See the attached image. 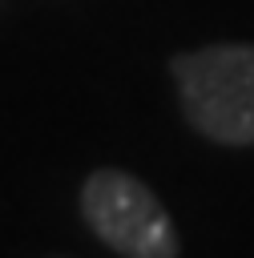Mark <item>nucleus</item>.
<instances>
[{"instance_id":"f03ea898","label":"nucleus","mask_w":254,"mask_h":258,"mask_svg":"<svg viewBox=\"0 0 254 258\" xmlns=\"http://www.w3.org/2000/svg\"><path fill=\"white\" fill-rule=\"evenodd\" d=\"M85 222L125 258H177V230L145 181L121 169L89 173L81 189Z\"/></svg>"},{"instance_id":"f257e3e1","label":"nucleus","mask_w":254,"mask_h":258,"mask_svg":"<svg viewBox=\"0 0 254 258\" xmlns=\"http://www.w3.org/2000/svg\"><path fill=\"white\" fill-rule=\"evenodd\" d=\"M181 109L222 145H254V44H210L173 60Z\"/></svg>"}]
</instances>
